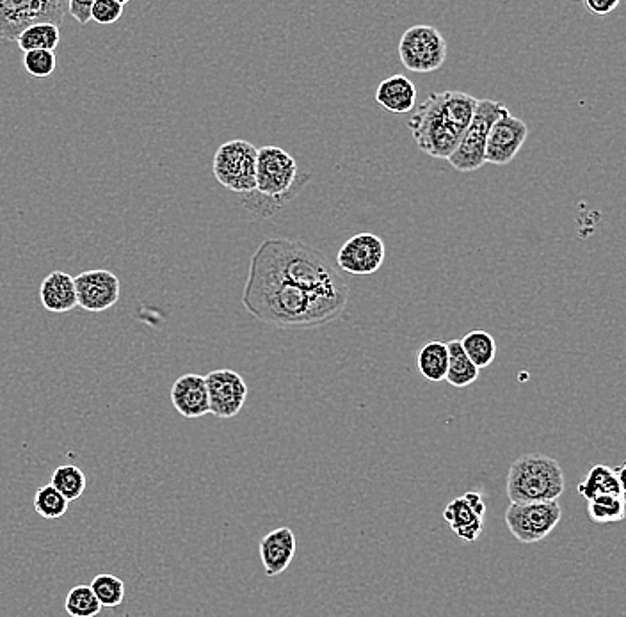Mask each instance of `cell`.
<instances>
[{"mask_svg":"<svg viewBox=\"0 0 626 617\" xmlns=\"http://www.w3.org/2000/svg\"><path fill=\"white\" fill-rule=\"evenodd\" d=\"M346 297L319 296L303 290L262 265L249 264L242 305L257 321L280 329L319 328L337 321L346 310Z\"/></svg>","mask_w":626,"mask_h":617,"instance_id":"obj_1","label":"cell"},{"mask_svg":"<svg viewBox=\"0 0 626 617\" xmlns=\"http://www.w3.org/2000/svg\"><path fill=\"white\" fill-rule=\"evenodd\" d=\"M477 98L463 91L433 93L408 121L413 139L433 159H449L474 118Z\"/></svg>","mask_w":626,"mask_h":617,"instance_id":"obj_2","label":"cell"},{"mask_svg":"<svg viewBox=\"0 0 626 617\" xmlns=\"http://www.w3.org/2000/svg\"><path fill=\"white\" fill-rule=\"evenodd\" d=\"M564 488L561 465L545 454L520 456L507 473V498L511 504L557 502Z\"/></svg>","mask_w":626,"mask_h":617,"instance_id":"obj_3","label":"cell"},{"mask_svg":"<svg viewBox=\"0 0 626 617\" xmlns=\"http://www.w3.org/2000/svg\"><path fill=\"white\" fill-rule=\"evenodd\" d=\"M297 177V162L289 152H285L280 146H264L258 150L255 177L257 189L255 193H251L255 198H260V201L242 203L257 214L273 216L274 210L281 207L296 189Z\"/></svg>","mask_w":626,"mask_h":617,"instance_id":"obj_4","label":"cell"},{"mask_svg":"<svg viewBox=\"0 0 626 617\" xmlns=\"http://www.w3.org/2000/svg\"><path fill=\"white\" fill-rule=\"evenodd\" d=\"M257 155V148L248 141L233 139V141L223 143L217 148L214 162H212L214 177L219 184L232 193L241 194V196L255 193Z\"/></svg>","mask_w":626,"mask_h":617,"instance_id":"obj_5","label":"cell"},{"mask_svg":"<svg viewBox=\"0 0 626 617\" xmlns=\"http://www.w3.org/2000/svg\"><path fill=\"white\" fill-rule=\"evenodd\" d=\"M68 11L66 0H0V40L15 41L29 27H61Z\"/></svg>","mask_w":626,"mask_h":617,"instance_id":"obj_6","label":"cell"},{"mask_svg":"<svg viewBox=\"0 0 626 617\" xmlns=\"http://www.w3.org/2000/svg\"><path fill=\"white\" fill-rule=\"evenodd\" d=\"M507 111L506 105L498 104L493 100H477L474 118L470 127L466 129L465 134L459 141L458 148L450 155V166L461 171V173H470L481 169L486 161H484V153H486V139L490 134L493 123L500 118V114Z\"/></svg>","mask_w":626,"mask_h":617,"instance_id":"obj_7","label":"cell"},{"mask_svg":"<svg viewBox=\"0 0 626 617\" xmlns=\"http://www.w3.org/2000/svg\"><path fill=\"white\" fill-rule=\"evenodd\" d=\"M447 40L431 25H413L399 41V59L410 72L431 73L447 59Z\"/></svg>","mask_w":626,"mask_h":617,"instance_id":"obj_8","label":"cell"},{"mask_svg":"<svg viewBox=\"0 0 626 617\" xmlns=\"http://www.w3.org/2000/svg\"><path fill=\"white\" fill-rule=\"evenodd\" d=\"M559 502L511 504L507 507V529L520 543L534 545L554 532L561 521Z\"/></svg>","mask_w":626,"mask_h":617,"instance_id":"obj_9","label":"cell"},{"mask_svg":"<svg viewBox=\"0 0 626 617\" xmlns=\"http://www.w3.org/2000/svg\"><path fill=\"white\" fill-rule=\"evenodd\" d=\"M210 413L217 418H233L241 413L248 399L244 377L232 369L212 370L205 376Z\"/></svg>","mask_w":626,"mask_h":617,"instance_id":"obj_10","label":"cell"},{"mask_svg":"<svg viewBox=\"0 0 626 617\" xmlns=\"http://www.w3.org/2000/svg\"><path fill=\"white\" fill-rule=\"evenodd\" d=\"M529 136V127L525 121L509 113V109L500 114L486 139L484 161L493 166H506L522 150L525 139Z\"/></svg>","mask_w":626,"mask_h":617,"instance_id":"obj_11","label":"cell"},{"mask_svg":"<svg viewBox=\"0 0 626 617\" xmlns=\"http://www.w3.org/2000/svg\"><path fill=\"white\" fill-rule=\"evenodd\" d=\"M73 281L77 290V306L86 312L102 313L120 301V278L107 269L84 271Z\"/></svg>","mask_w":626,"mask_h":617,"instance_id":"obj_12","label":"cell"},{"mask_svg":"<svg viewBox=\"0 0 626 617\" xmlns=\"http://www.w3.org/2000/svg\"><path fill=\"white\" fill-rule=\"evenodd\" d=\"M338 267L356 276L378 273L385 264V242L374 233H358L338 251Z\"/></svg>","mask_w":626,"mask_h":617,"instance_id":"obj_13","label":"cell"},{"mask_svg":"<svg viewBox=\"0 0 626 617\" xmlns=\"http://www.w3.org/2000/svg\"><path fill=\"white\" fill-rule=\"evenodd\" d=\"M171 402L184 418H200L210 413L205 377L185 374L171 386Z\"/></svg>","mask_w":626,"mask_h":617,"instance_id":"obj_14","label":"cell"},{"mask_svg":"<svg viewBox=\"0 0 626 617\" xmlns=\"http://www.w3.org/2000/svg\"><path fill=\"white\" fill-rule=\"evenodd\" d=\"M296 534L289 527H280L269 532L260 541V559L267 577H278L296 555Z\"/></svg>","mask_w":626,"mask_h":617,"instance_id":"obj_15","label":"cell"},{"mask_svg":"<svg viewBox=\"0 0 626 617\" xmlns=\"http://www.w3.org/2000/svg\"><path fill=\"white\" fill-rule=\"evenodd\" d=\"M41 305L50 313H68L77 308V290L73 276L52 271L40 287Z\"/></svg>","mask_w":626,"mask_h":617,"instance_id":"obj_16","label":"cell"},{"mask_svg":"<svg viewBox=\"0 0 626 617\" xmlns=\"http://www.w3.org/2000/svg\"><path fill=\"white\" fill-rule=\"evenodd\" d=\"M376 102L392 114H408L417 102V88L404 75H392L379 84Z\"/></svg>","mask_w":626,"mask_h":617,"instance_id":"obj_17","label":"cell"},{"mask_svg":"<svg viewBox=\"0 0 626 617\" xmlns=\"http://www.w3.org/2000/svg\"><path fill=\"white\" fill-rule=\"evenodd\" d=\"M578 493L586 498L587 502L596 497H625V481H623V466L610 468L605 465H594L586 479L578 484Z\"/></svg>","mask_w":626,"mask_h":617,"instance_id":"obj_18","label":"cell"},{"mask_svg":"<svg viewBox=\"0 0 626 617\" xmlns=\"http://www.w3.org/2000/svg\"><path fill=\"white\" fill-rule=\"evenodd\" d=\"M443 518L449 521L450 529L463 543H474L484 530V516L475 513L465 497L454 498L445 507Z\"/></svg>","mask_w":626,"mask_h":617,"instance_id":"obj_19","label":"cell"},{"mask_svg":"<svg viewBox=\"0 0 626 617\" xmlns=\"http://www.w3.org/2000/svg\"><path fill=\"white\" fill-rule=\"evenodd\" d=\"M418 370L431 383H442L447 376L449 367V353H447V342L442 340H431L427 342L417 358Z\"/></svg>","mask_w":626,"mask_h":617,"instance_id":"obj_20","label":"cell"},{"mask_svg":"<svg viewBox=\"0 0 626 617\" xmlns=\"http://www.w3.org/2000/svg\"><path fill=\"white\" fill-rule=\"evenodd\" d=\"M447 353H449V367H447L445 381L454 388H466V386L474 385L475 381L479 379L481 370L468 360V356L461 347V342L459 340L447 342Z\"/></svg>","mask_w":626,"mask_h":617,"instance_id":"obj_21","label":"cell"},{"mask_svg":"<svg viewBox=\"0 0 626 617\" xmlns=\"http://www.w3.org/2000/svg\"><path fill=\"white\" fill-rule=\"evenodd\" d=\"M461 347L465 351L468 360L474 363L477 369H486L490 367L491 363L497 358V342L495 338L491 337L488 331H482V329H475L466 333L465 337L459 340Z\"/></svg>","mask_w":626,"mask_h":617,"instance_id":"obj_22","label":"cell"},{"mask_svg":"<svg viewBox=\"0 0 626 617\" xmlns=\"http://www.w3.org/2000/svg\"><path fill=\"white\" fill-rule=\"evenodd\" d=\"M50 486L57 489L66 498V502L70 504V502H75L84 495L86 486H88V479H86V473L82 472L79 466L61 465L57 466L52 473Z\"/></svg>","mask_w":626,"mask_h":617,"instance_id":"obj_23","label":"cell"},{"mask_svg":"<svg viewBox=\"0 0 626 617\" xmlns=\"http://www.w3.org/2000/svg\"><path fill=\"white\" fill-rule=\"evenodd\" d=\"M61 41V31L59 27L52 24H38L29 27L27 31L20 34L18 38V49L22 52H34V50H49L56 52Z\"/></svg>","mask_w":626,"mask_h":617,"instance_id":"obj_24","label":"cell"},{"mask_svg":"<svg viewBox=\"0 0 626 617\" xmlns=\"http://www.w3.org/2000/svg\"><path fill=\"white\" fill-rule=\"evenodd\" d=\"M589 518L598 525H609L625 520V497H596L587 502Z\"/></svg>","mask_w":626,"mask_h":617,"instance_id":"obj_25","label":"cell"},{"mask_svg":"<svg viewBox=\"0 0 626 617\" xmlns=\"http://www.w3.org/2000/svg\"><path fill=\"white\" fill-rule=\"evenodd\" d=\"M65 610L70 617H97L102 605L98 603L97 596L89 585H75L66 594Z\"/></svg>","mask_w":626,"mask_h":617,"instance_id":"obj_26","label":"cell"},{"mask_svg":"<svg viewBox=\"0 0 626 617\" xmlns=\"http://www.w3.org/2000/svg\"><path fill=\"white\" fill-rule=\"evenodd\" d=\"M91 591L97 596L98 603L107 609H116L120 607L125 600V584L114 575L102 573L98 577L93 578V582L89 584Z\"/></svg>","mask_w":626,"mask_h":617,"instance_id":"obj_27","label":"cell"},{"mask_svg":"<svg viewBox=\"0 0 626 617\" xmlns=\"http://www.w3.org/2000/svg\"><path fill=\"white\" fill-rule=\"evenodd\" d=\"M68 505L70 504L66 502V498L50 484L38 489V493L34 495V509L45 520L63 518L68 513Z\"/></svg>","mask_w":626,"mask_h":617,"instance_id":"obj_28","label":"cell"},{"mask_svg":"<svg viewBox=\"0 0 626 617\" xmlns=\"http://www.w3.org/2000/svg\"><path fill=\"white\" fill-rule=\"evenodd\" d=\"M56 66V52L34 50V52H25L24 54L25 72L29 73L31 77H36V79H47L56 72Z\"/></svg>","mask_w":626,"mask_h":617,"instance_id":"obj_29","label":"cell"},{"mask_svg":"<svg viewBox=\"0 0 626 617\" xmlns=\"http://www.w3.org/2000/svg\"><path fill=\"white\" fill-rule=\"evenodd\" d=\"M127 2L121 0H95L91 9V20L98 25H113L120 20Z\"/></svg>","mask_w":626,"mask_h":617,"instance_id":"obj_30","label":"cell"},{"mask_svg":"<svg viewBox=\"0 0 626 617\" xmlns=\"http://www.w3.org/2000/svg\"><path fill=\"white\" fill-rule=\"evenodd\" d=\"M95 0H70L68 13L72 15L77 24L86 25L91 20V9Z\"/></svg>","mask_w":626,"mask_h":617,"instance_id":"obj_31","label":"cell"},{"mask_svg":"<svg viewBox=\"0 0 626 617\" xmlns=\"http://www.w3.org/2000/svg\"><path fill=\"white\" fill-rule=\"evenodd\" d=\"M618 6L619 0H587L586 2V8L598 17H607Z\"/></svg>","mask_w":626,"mask_h":617,"instance_id":"obj_32","label":"cell"},{"mask_svg":"<svg viewBox=\"0 0 626 617\" xmlns=\"http://www.w3.org/2000/svg\"><path fill=\"white\" fill-rule=\"evenodd\" d=\"M463 497H465L466 502L470 504V507L474 509L475 513L481 514V516L486 514V504H484V498H482L481 493L470 491V493H466Z\"/></svg>","mask_w":626,"mask_h":617,"instance_id":"obj_33","label":"cell"}]
</instances>
